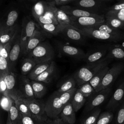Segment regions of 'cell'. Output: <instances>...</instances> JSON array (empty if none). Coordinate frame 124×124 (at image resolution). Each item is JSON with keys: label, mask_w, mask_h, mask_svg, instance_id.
<instances>
[{"label": "cell", "mask_w": 124, "mask_h": 124, "mask_svg": "<svg viewBox=\"0 0 124 124\" xmlns=\"http://www.w3.org/2000/svg\"><path fill=\"white\" fill-rule=\"evenodd\" d=\"M20 91L22 98H35L31 79L22 75L20 78Z\"/></svg>", "instance_id": "19"}, {"label": "cell", "mask_w": 124, "mask_h": 124, "mask_svg": "<svg viewBox=\"0 0 124 124\" xmlns=\"http://www.w3.org/2000/svg\"><path fill=\"white\" fill-rule=\"evenodd\" d=\"M61 25V30L60 33L69 40L80 43L85 41L86 36L79 29L70 24Z\"/></svg>", "instance_id": "10"}, {"label": "cell", "mask_w": 124, "mask_h": 124, "mask_svg": "<svg viewBox=\"0 0 124 124\" xmlns=\"http://www.w3.org/2000/svg\"><path fill=\"white\" fill-rule=\"evenodd\" d=\"M66 105L61 96V93L54 92L45 103V110L47 116L50 119L60 117V114Z\"/></svg>", "instance_id": "3"}, {"label": "cell", "mask_w": 124, "mask_h": 124, "mask_svg": "<svg viewBox=\"0 0 124 124\" xmlns=\"http://www.w3.org/2000/svg\"><path fill=\"white\" fill-rule=\"evenodd\" d=\"M123 9H124V1H121L120 2H118L111 6L109 8L108 10L118 11Z\"/></svg>", "instance_id": "49"}, {"label": "cell", "mask_w": 124, "mask_h": 124, "mask_svg": "<svg viewBox=\"0 0 124 124\" xmlns=\"http://www.w3.org/2000/svg\"><path fill=\"white\" fill-rule=\"evenodd\" d=\"M15 38L5 44H0V56L9 60V53L13 45Z\"/></svg>", "instance_id": "40"}, {"label": "cell", "mask_w": 124, "mask_h": 124, "mask_svg": "<svg viewBox=\"0 0 124 124\" xmlns=\"http://www.w3.org/2000/svg\"><path fill=\"white\" fill-rule=\"evenodd\" d=\"M121 1H124V0H122Z\"/></svg>", "instance_id": "56"}, {"label": "cell", "mask_w": 124, "mask_h": 124, "mask_svg": "<svg viewBox=\"0 0 124 124\" xmlns=\"http://www.w3.org/2000/svg\"><path fill=\"white\" fill-rule=\"evenodd\" d=\"M101 109L98 107L89 112L80 124H96Z\"/></svg>", "instance_id": "32"}, {"label": "cell", "mask_w": 124, "mask_h": 124, "mask_svg": "<svg viewBox=\"0 0 124 124\" xmlns=\"http://www.w3.org/2000/svg\"><path fill=\"white\" fill-rule=\"evenodd\" d=\"M46 35L42 31L37 28L33 35L29 40L25 50V55L28 54L35 48L41 42L44 40Z\"/></svg>", "instance_id": "17"}, {"label": "cell", "mask_w": 124, "mask_h": 124, "mask_svg": "<svg viewBox=\"0 0 124 124\" xmlns=\"http://www.w3.org/2000/svg\"><path fill=\"white\" fill-rule=\"evenodd\" d=\"M21 53L20 44V32L16 34L9 53V62L11 71H15V67L20 54Z\"/></svg>", "instance_id": "14"}, {"label": "cell", "mask_w": 124, "mask_h": 124, "mask_svg": "<svg viewBox=\"0 0 124 124\" xmlns=\"http://www.w3.org/2000/svg\"><path fill=\"white\" fill-rule=\"evenodd\" d=\"M54 5L53 3L45 1H39L35 3L32 7L31 13L34 18L44 16L51 7Z\"/></svg>", "instance_id": "20"}, {"label": "cell", "mask_w": 124, "mask_h": 124, "mask_svg": "<svg viewBox=\"0 0 124 124\" xmlns=\"http://www.w3.org/2000/svg\"><path fill=\"white\" fill-rule=\"evenodd\" d=\"M36 64L32 59L29 57L24 59L21 66V74L23 76L28 75Z\"/></svg>", "instance_id": "33"}, {"label": "cell", "mask_w": 124, "mask_h": 124, "mask_svg": "<svg viewBox=\"0 0 124 124\" xmlns=\"http://www.w3.org/2000/svg\"><path fill=\"white\" fill-rule=\"evenodd\" d=\"M105 15L113 16L124 21V9L118 11L108 10Z\"/></svg>", "instance_id": "47"}, {"label": "cell", "mask_w": 124, "mask_h": 124, "mask_svg": "<svg viewBox=\"0 0 124 124\" xmlns=\"http://www.w3.org/2000/svg\"><path fill=\"white\" fill-rule=\"evenodd\" d=\"M6 124H13L11 120L10 117V114L8 112V116H7V121H6Z\"/></svg>", "instance_id": "52"}, {"label": "cell", "mask_w": 124, "mask_h": 124, "mask_svg": "<svg viewBox=\"0 0 124 124\" xmlns=\"http://www.w3.org/2000/svg\"><path fill=\"white\" fill-rule=\"evenodd\" d=\"M10 71L9 60L0 56V76L4 75Z\"/></svg>", "instance_id": "44"}, {"label": "cell", "mask_w": 124, "mask_h": 124, "mask_svg": "<svg viewBox=\"0 0 124 124\" xmlns=\"http://www.w3.org/2000/svg\"><path fill=\"white\" fill-rule=\"evenodd\" d=\"M99 30L101 31L109 33L114 35H118L124 37V32L122 31L121 30L114 28L108 24H107L105 22L99 23L96 24L92 27H89Z\"/></svg>", "instance_id": "26"}, {"label": "cell", "mask_w": 124, "mask_h": 124, "mask_svg": "<svg viewBox=\"0 0 124 124\" xmlns=\"http://www.w3.org/2000/svg\"></svg>", "instance_id": "57"}, {"label": "cell", "mask_w": 124, "mask_h": 124, "mask_svg": "<svg viewBox=\"0 0 124 124\" xmlns=\"http://www.w3.org/2000/svg\"><path fill=\"white\" fill-rule=\"evenodd\" d=\"M58 49L62 54L78 60H83L86 55L84 52L79 48L63 43L58 45Z\"/></svg>", "instance_id": "11"}, {"label": "cell", "mask_w": 124, "mask_h": 124, "mask_svg": "<svg viewBox=\"0 0 124 124\" xmlns=\"http://www.w3.org/2000/svg\"><path fill=\"white\" fill-rule=\"evenodd\" d=\"M105 22L109 26L120 30H124V21L110 16L105 15Z\"/></svg>", "instance_id": "34"}, {"label": "cell", "mask_w": 124, "mask_h": 124, "mask_svg": "<svg viewBox=\"0 0 124 124\" xmlns=\"http://www.w3.org/2000/svg\"><path fill=\"white\" fill-rule=\"evenodd\" d=\"M56 72L55 62L52 61L49 67L44 72L38 76L34 80L42 82L43 83H49L54 78Z\"/></svg>", "instance_id": "22"}, {"label": "cell", "mask_w": 124, "mask_h": 124, "mask_svg": "<svg viewBox=\"0 0 124 124\" xmlns=\"http://www.w3.org/2000/svg\"><path fill=\"white\" fill-rule=\"evenodd\" d=\"M52 61L53 60L48 61L46 62L36 64L32 70L28 75V78L31 80H35V79L38 76H39L49 67Z\"/></svg>", "instance_id": "25"}, {"label": "cell", "mask_w": 124, "mask_h": 124, "mask_svg": "<svg viewBox=\"0 0 124 124\" xmlns=\"http://www.w3.org/2000/svg\"><path fill=\"white\" fill-rule=\"evenodd\" d=\"M18 17V13L16 10L10 11L5 18L0 24V31L11 28L15 26Z\"/></svg>", "instance_id": "21"}, {"label": "cell", "mask_w": 124, "mask_h": 124, "mask_svg": "<svg viewBox=\"0 0 124 124\" xmlns=\"http://www.w3.org/2000/svg\"><path fill=\"white\" fill-rule=\"evenodd\" d=\"M8 112L9 113L11 120L13 124H21L22 114L16 106L15 101Z\"/></svg>", "instance_id": "35"}, {"label": "cell", "mask_w": 124, "mask_h": 124, "mask_svg": "<svg viewBox=\"0 0 124 124\" xmlns=\"http://www.w3.org/2000/svg\"><path fill=\"white\" fill-rule=\"evenodd\" d=\"M124 100V81L121 82L115 91L112 96L108 103L106 108L111 110H114Z\"/></svg>", "instance_id": "15"}, {"label": "cell", "mask_w": 124, "mask_h": 124, "mask_svg": "<svg viewBox=\"0 0 124 124\" xmlns=\"http://www.w3.org/2000/svg\"><path fill=\"white\" fill-rule=\"evenodd\" d=\"M35 19L39 23V24H59L58 21L52 18L46 16H42L35 18Z\"/></svg>", "instance_id": "46"}, {"label": "cell", "mask_w": 124, "mask_h": 124, "mask_svg": "<svg viewBox=\"0 0 124 124\" xmlns=\"http://www.w3.org/2000/svg\"><path fill=\"white\" fill-rule=\"evenodd\" d=\"M113 114L110 111H105L101 113L96 124H109L112 120Z\"/></svg>", "instance_id": "41"}, {"label": "cell", "mask_w": 124, "mask_h": 124, "mask_svg": "<svg viewBox=\"0 0 124 124\" xmlns=\"http://www.w3.org/2000/svg\"><path fill=\"white\" fill-rule=\"evenodd\" d=\"M14 71H9L4 76V81L7 87L9 96L15 100L22 97L19 89L16 88V78Z\"/></svg>", "instance_id": "12"}, {"label": "cell", "mask_w": 124, "mask_h": 124, "mask_svg": "<svg viewBox=\"0 0 124 124\" xmlns=\"http://www.w3.org/2000/svg\"><path fill=\"white\" fill-rule=\"evenodd\" d=\"M109 61L106 57L97 62L87 64L79 68L73 76L78 86L89 82L99 70L108 65Z\"/></svg>", "instance_id": "1"}, {"label": "cell", "mask_w": 124, "mask_h": 124, "mask_svg": "<svg viewBox=\"0 0 124 124\" xmlns=\"http://www.w3.org/2000/svg\"><path fill=\"white\" fill-rule=\"evenodd\" d=\"M100 1H105V0H98Z\"/></svg>", "instance_id": "55"}, {"label": "cell", "mask_w": 124, "mask_h": 124, "mask_svg": "<svg viewBox=\"0 0 124 124\" xmlns=\"http://www.w3.org/2000/svg\"><path fill=\"white\" fill-rule=\"evenodd\" d=\"M34 97L36 99L42 98L47 91V88L43 82L31 80Z\"/></svg>", "instance_id": "30"}, {"label": "cell", "mask_w": 124, "mask_h": 124, "mask_svg": "<svg viewBox=\"0 0 124 124\" xmlns=\"http://www.w3.org/2000/svg\"><path fill=\"white\" fill-rule=\"evenodd\" d=\"M71 25L81 30L85 28L92 27L99 23L105 22V16L104 15H98L97 16H84L80 17H71Z\"/></svg>", "instance_id": "8"}, {"label": "cell", "mask_w": 124, "mask_h": 124, "mask_svg": "<svg viewBox=\"0 0 124 124\" xmlns=\"http://www.w3.org/2000/svg\"><path fill=\"white\" fill-rule=\"evenodd\" d=\"M37 28L35 22L28 17L23 20L20 31V44L22 54L25 55L28 42L33 35Z\"/></svg>", "instance_id": "4"}, {"label": "cell", "mask_w": 124, "mask_h": 124, "mask_svg": "<svg viewBox=\"0 0 124 124\" xmlns=\"http://www.w3.org/2000/svg\"><path fill=\"white\" fill-rule=\"evenodd\" d=\"M124 70V62H122L114 63L105 75L96 93L110 87L117 77Z\"/></svg>", "instance_id": "5"}, {"label": "cell", "mask_w": 124, "mask_h": 124, "mask_svg": "<svg viewBox=\"0 0 124 124\" xmlns=\"http://www.w3.org/2000/svg\"><path fill=\"white\" fill-rule=\"evenodd\" d=\"M77 0H54L55 3L57 5H61L62 4H65L73 1H75Z\"/></svg>", "instance_id": "51"}, {"label": "cell", "mask_w": 124, "mask_h": 124, "mask_svg": "<svg viewBox=\"0 0 124 124\" xmlns=\"http://www.w3.org/2000/svg\"><path fill=\"white\" fill-rule=\"evenodd\" d=\"M60 8L65 12L69 16L74 17L97 16L99 15L97 13L91 12L84 9L71 7L69 5L62 6Z\"/></svg>", "instance_id": "16"}, {"label": "cell", "mask_w": 124, "mask_h": 124, "mask_svg": "<svg viewBox=\"0 0 124 124\" xmlns=\"http://www.w3.org/2000/svg\"><path fill=\"white\" fill-rule=\"evenodd\" d=\"M62 119L60 118H57L55 119H47L44 124H60Z\"/></svg>", "instance_id": "50"}, {"label": "cell", "mask_w": 124, "mask_h": 124, "mask_svg": "<svg viewBox=\"0 0 124 124\" xmlns=\"http://www.w3.org/2000/svg\"><path fill=\"white\" fill-rule=\"evenodd\" d=\"M55 56L54 50L47 41L41 42L27 55L37 64L53 60Z\"/></svg>", "instance_id": "2"}, {"label": "cell", "mask_w": 124, "mask_h": 124, "mask_svg": "<svg viewBox=\"0 0 124 124\" xmlns=\"http://www.w3.org/2000/svg\"><path fill=\"white\" fill-rule=\"evenodd\" d=\"M0 91L1 95L9 96L7 87L4 81V76L3 75L0 76Z\"/></svg>", "instance_id": "48"}, {"label": "cell", "mask_w": 124, "mask_h": 124, "mask_svg": "<svg viewBox=\"0 0 124 124\" xmlns=\"http://www.w3.org/2000/svg\"><path fill=\"white\" fill-rule=\"evenodd\" d=\"M86 99L87 98L77 89L71 101V103L76 112L83 107L86 102Z\"/></svg>", "instance_id": "28"}, {"label": "cell", "mask_w": 124, "mask_h": 124, "mask_svg": "<svg viewBox=\"0 0 124 124\" xmlns=\"http://www.w3.org/2000/svg\"><path fill=\"white\" fill-rule=\"evenodd\" d=\"M80 92L86 98L89 97L95 93V90L91 85L89 82L85 83L80 86H78V88Z\"/></svg>", "instance_id": "39"}, {"label": "cell", "mask_w": 124, "mask_h": 124, "mask_svg": "<svg viewBox=\"0 0 124 124\" xmlns=\"http://www.w3.org/2000/svg\"><path fill=\"white\" fill-rule=\"evenodd\" d=\"M44 31L52 34L57 35L61 32V25L60 24H39Z\"/></svg>", "instance_id": "37"}, {"label": "cell", "mask_w": 124, "mask_h": 124, "mask_svg": "<svg viewBox=\"0 0 124 124\" xmlns=\"http://www.w3.org/2000/svg\"><path fill=\"white\" fill-rule=\"evenodd\" d=\"M106 58L110 60L119 61L124 60V47L117 46L114 45L110 46Z\"/></svg>", "instance_id": "24"}, {"label": "cell", "mask_w": 124, "mask_h": 124, "mask_svg": "<svg viewBox=\"0 0 124 124\" xmlns=\"http://www.w3.org/2000/svg\"><path fill=\"white\" fill-rule=\"evenodd\" d=\"M19 26L16 24L13 27L0 31V41L1 44H5L15 38L19 32Z\"/></svg>", "instance_id": "23"}, {"label": "cell", "mask_w": 124, "mask_h": 124, "mask_svg": "<svg viewBox=\"0 0 124 124\" xmlns=\"http://www.w3.org/2000/svg\"><path fill=\"white\" fill-rule=\"evenodd\" d=\"M14 100L16 106L22 115H31L28 105L22 97H18Z\"/></svg>", "instance_id": "38"}, {"label": "cell", "mask_w": 124, "mask_h": 124, "mask_svg": "<svg viewBox=\"0 0 124 124\" xmlns=\"http://www.w3.org/2000/svg\"><path fill=\"white\" fill-rule=\"evenodd\" d=\"M111 91V87L102 90L99 92L95 93L92 96L87 102L84 109L85 112H89L96 108L103 103L108 97Z\"/></svg>", "instance_id": "9"}, {"label": "cell", "mask_w": 124, "mask_h": 124, "mask_svg": "<svg viewBox=\"0 0 124 124\" xmlns=\"http://www.w3.org/2000/svg\"><path fill=\"white\" fill-rule=\"evenodd\" d=\"M75 113L76 112L70 102L64 107L59 117L66 124H74L76 120Z\"/></svg>", "instance_id": "18"}, {"label": "cell", "mask_w": 124, "mask_h": 124, "mask_svg": "<svg viewBox=\"0 0 124 124\" xmlns=\"http://www.w3.org/2000/svg\"><path fill=\"white\" fill-rule=\"evenodd\" d=\"M54 12L56 19L59 24H71V16H69L65 12H64L61 8H58L55 6L54 8Z\"/></svg>", "instance_id": "31"}, {"label": "cell", "mask_w": 124, "mask_h": 124, "mask_svg": "<svg viewBox=\"0 0 124 124\" xmlns=\"http://www.w3.org/2000/svg\"><path fill=\"white\" fill-rule=\"evenodd\" d=\"M76 81L73 76L70 77L60 86L57 91L59 93H64L76 88Z\"/></svg>", "instance_id": "36"}, {"label": "cell", "mask_w": 124, "mask_h": 124, "mask_svg": "<svg viewBox=\"0 0 124 124\" xmlns=\"http://www.w3.org/2000/svg\"><path fill=\"white\" fill-rule=\"evenodd\" d=\"M60 124H65V123L62 121H62H61V123H60Z\"/></svg>", "instance_id": "54"}, {"label": "cell", "mask_w": 124, "mask_h": 124, "mask_svg": "<svg viewBox=\"0 0 124 124\" xmlns=\"http://www.w3.org/2000/svg\"><path fill=\"white\" fill-rule=\"evenodd\" d=\"M28 105L31 115L41 121L45 122L48 116L45 110V103L35 98H22Z\"/></svg>", "instance_id": "6"}, {"label": "cell", "mask_w": 124, "mask_h": 124, "mask_svg": "<svg viewBox=\"0 0 124 124\" xmlns=\"http://www.w3.org/2000/svg\"><path fill=\"white\" fill-rule=\"evenodd\" d=\"M109 67L107 65L99 70L89 81L91 85L95 90V91L100 86L105 75L109 70Z\"/></svg>", "instance_id": "29"}, {"label": "cell", "mask_w": 124, "mask_h": 124, "mask_svg": "<svg viewBox=\"0 0 124 124\" xmlns=\"http://www.w3.org/2000/svg\"><path fill=\"white\" fill-rule=\"evenodd\" d=\"M1 95V98H0L1 107L3 110L7 112H9L14 102V100L10 96H5L3 95Z\"/></svg>", "instance_id": "42"}, {"label": "cell", "mask_w": 124, "mask_h": 124, "mask_svg": "<svg viewBox=\"0 0 124 124\" xmlns=\"http://www.w3.org/2000/svg\"><path fill=\"white\" fill-rule=\"evenodd\" d=\"M115 124H124V100L119 107Z\"/></svg>", "instance_id": "45"}, {"label": "cell", "mask_w": 124, "mask_h": 124, "mask_svg": "<svg viewBox=\"0 0 124 124\" xmlns=\"http://www.w3.org/2000/svg\"><path fill=\"white\" fill-rule=\"evenodd\" d=\"M44 122L32 115H22L21 124H44Z\"/></svg>", "instance_id": "43"}, {"label": "cell", "mask_w": 124, "mask_h": 124, "mask_svg": "<svg viewBox=\"0 0 124 124\" xmlns=\"http://www.w3.org/2000/svg\"><path fill=\"white\" fill-rule=\"evenodd\" d=\"M110 46H104L93 49L86 54L84 60L87 64L98 62L105 58Z\"/></svg>", "instance_id": "13"}, {"label": "cell", "mask_w": 124, "mask_h": 124, "mask_svg": "<svg viewBox=\"0 0 124 124\" xmlns=\"http://www.w3.org/2000/svg\"><path fill=\"white\" fill-rule=\"evenodd\" d=\"M80 30L86 37L115 43L124 41V37L123 36L112 35L93 28H85Z\"/></svg>", "instance_id": "7"}, {"label": "cell", "mask_w": 124, "mask_h": 124, "mask_svg": "<svg viewBox=\"0 0 124 124\" xmlns=\"http://www.w3.org/2000/svg\"><path fill=\"white\" fill-rule=\"evenodd\" d=\"M115 46H120V47H124V41H123L122 42H121L119 44H116L114 45Z\"/></svg>", "instance_id": "53"}, {"label": "cell", "mask_w": 124, "mask_h": 124, "mask_svg": "<svg viewBox=\"0 0 124 124\" xmlns=\"http://www.w3.org/2000/svg\"><path fill=\"white\" fill-rule=\"evenodd\" d=\"M99 1L98 0H77L75 5L78 8L89 11L90 9L99 8L101 5Z\"/></svg>", "instance_id": "27"}]
</instances>
